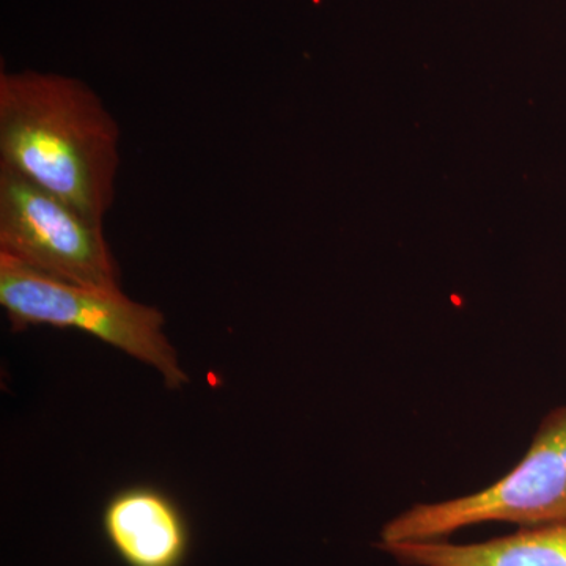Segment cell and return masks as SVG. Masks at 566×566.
<instances>
[{
	"label": "cell",
	"mask_w": 566,
	"mask_h": 566,
	"mask_svg": "<svg viewBox=\"0 0 566 566\" xmlns=\"http://www.w3.org/2000/svg\"><path fill=\"white\" fill-rule=\"evenodd\" d=\"M120 137L84 81L35 70L0 74V166L96 222L114 203Z\"/></svg>",
	"instance_id": "1"
},
{
	"label": "cell",
	"mask_w": 566,
	"mask_h": 566,
	"mask_svg": "<svg viewBox=\"0 0 566 566\" xmlns=\"http://www.w3.org/2000/svg\"><path fill=\"white\" fill-rule=\"evenodd\" d=\"M0 253L59 281L120 290V271L93 221L61 197L0 166Z\"/></svg>",
	"instance_id": "4"
},
{
	"label": "cell",
	"mask_w": 566,
	"mask_h": 566,
	"mask_svg": "<svg viewBox=\"0 0 566 566\" xmlns=\"http://www.w3.org/2000/svg\"><path fill=\"white\" fill-rule=\"evenodd\" d=\"M0 305L17 333L32 326L81 331L150 365L169 389L188 382L164 334L161 311L129 300L122 290L59 281L0 253Z\"/></svg>",
	"instance_id": "2"
},
{
	"label": "cell",
	"mask_w": 566,
	"mask_h": 566,
	"mask_svg": "<svg viewBox=\"0 0 566 566\" xmlns=\"http://www.w3.org/2000/svg\"><path fill=\"white\" fill-rule=\"evenodd\" d=\"M566 520V408L543 419L526 455L485 490L417 504L382 527L378 543L436 542L485 523L520 527Z\"/></svg>",
	"instance_id": "3"
},
{
	"label": "cell",
	"mask_w": 566,
	"mask_h": 566,
	"mask_svg": "<svg viewBox=\"0 0 566 566\" xmlns=\"http://www.w3.org/2000/svg\"><path fill=\"white\" fill-rule=\"evenodd\" d=\"M103 531L126 566H181L189 528L169 495L150 486L126 488L104 506Z\"/></svg>",
	"instance_id": "5"
},
{
	"label": "cell",
	"mask_w": 566,
	"mask_h": 566,
	"mask_svg": "<svg viewBox=\"0 0 566 566\" xmlns=\"http://www.w3.org/2000/svg\"><path fill=\"white\" fill-rule=\"evenodd\" d=\"M376 547L403 566H566V520L469 545L436 539Z\"/></svg>",
	"instance_id": "6"
}]
</instances>
